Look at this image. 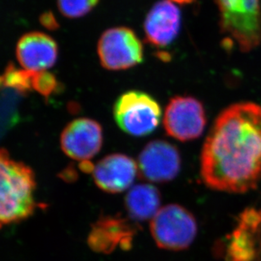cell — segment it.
Segmentation results:
<instances>
[{
    "mask_svg": "<svg viewBox=\"0 0 261 261\" xmlns=\"http://www.w3.org/2000/svg\"><path fill=\"white\" fill-rule=\"evenodd\" d=\"M222 33L240 51L250 52L261 43V0H216Z\"/></svg>",
    "mask_w": 261,
    "mask_h": 261,
    "instance_id": "3957f363",
    "label": "cell"
},
{
    "mask_svg": "<svg viewBox=\"0 0 261 261\" xmlns=\"http://www.w3.org/2000/svg\"><path fill=\"white\" fill-rule=\"evenodd\" d=\"M103 142L102 128L96 121L77 118L62 131L61 149L73 160L88 162L101 150Z\"/></svg>",
    "mask_w": 261,
    "mask_h": 261,
    "instance_id": "30bf717a",
    "label": "cell"
},
{
    "mask_svg": "<svg viewBox=\"0 0 261 261\" xmlns=\"http://www.w3.org/2000/svg\"><path fill=\"white\" fill-rule=\"evenodd\" d=\"M40 23L42 27H44L49 31H55L59 28V22L56 20L55 15L51 11L42 13L40 16Z\"/></svg>",
    "mask_w": 261,
    "mask_h": 261,
    "instance_id": "ffe728a7",
    "label": "cell"
},
{
    "mask_svg": "<svg viewBox=\"0 0 261 261\" xmlns=\"http://www.w3.org/2000/svg\"><path fill=\"white\" fill-rule=\"evenodd\" d=\"M58 45L55 39L42 32L23 35L16 45V58L23 68L31 71H43L57 61Z\"/></svg>",
    "mask_w": 261,
    "mask_h": 261,
    "instance_id": "5bb4252c",
    "label": "cell"
},
{
    "mask_svg": "<svg viewBox=\"0 0 261 261\" xmlns=\"http://www.w3.org/2000/svg\"><path fill=\"white\" fill-rule=\"evenodd\" d=\"M136 233V226L125 218L102 216L92 225L87 242L93 251L108 254L118 248L123 250L131 249Z\"/></svg>",
    "mask_w": 261,
    "mask_h": 261,
    "instance_id": "8fae6325",
    "label": "cell"
},
{
    "mask_svg": "<svg viewBox=\"0 0 261 261\" xmlns=\"http://www.w3.org/2000/svg\"><path fill=\"white\" fill-rule=\"evenodd\" d=\"M61 88V84L52 73L43 71L34 72L32 77V89L47 99L57 93Z\"/></svg>",
    "mask_w": 261,
    "mask_h": 261,
    "instance_id": "d6986e66",
    "label": "cell"
},
{
    "mask_svg": "<svg viewBox=\"0 0 261 261\" xmlns=\"http://www.w3.org/2000/svg\"><path fill=\"white\" fill-rule=\"evenodd\" d=\"M160 204V193L148 184L133 186L126 195V211L131 219L137 222L152 219L161 209Z\"/></svg>",
    "mask_w": 261,
    "mask_h": 261,
    "instance_id": "9a60e30c",
    "label": "cell"
},
{
    "mask_svg": "<svg viewBox=\"0 0 261 261\" xmlns=\"http://www.w3.org/2000/svg\"><path fill=\"white\" fill-rule=\"evenodd\" d=\"M35 71L28 69H19L10 63L5 68L1 76L2 88H10L27 95L32 90V77Z\"/></svg>",
    "mask_w": 261,
    "mask_h": 261,
    "instance_id": "2e32d148",
    "label": "cell"
},
{
    "mask_svg": "<svg viewBox=\"0 0 261 261\" xmlns=\"http://www.w3.org/2000/svg\"><path fill=\"white\" fill-rule=\"evenodd\" d=\"M150 230L160 249L179 251L189 248L197 235L194 215L182 205L167 204L150 220Z\"/></svg>",
    "mask_w": 261,
    "mask_h": 261,
    "instance_id": "277c9868",
    "label": "cell"
},
{
    "mask_svg": "<svg viewBox=\"0 0 261 261\" xmlns=\"http://www.w3.org/2000/svg\"><path fill=\"white\" fill-rule=\"evenodd\" d=\"M0 168L1 224L22 222L33 215L37 207L34 172L22 162L13 160L5 149L0 153Z\"/></svg>",
    "mask_w": 261,
    "mask_h": 261,
    "instance_id": "7a4b0ae2",
    "label": "cell"
},
{
    "mask_svg": "<svg viewBox=\"0 0 261 261\" xmlns=\"http://www.w3.org/2000/svg\"><path fill=\"white\" fill-rule=\"evenodd\" d=\"M180 28L179 9L171 0H160L153 5L145 17V41L153 47H167L176 39Z\"/></svg>",
    "mask_w": 261,
    "mask_h": 261,
    "instance_id": "4fadbf2b",
    "label": "cell"
},
{
    "mask_svg": "<svg viewBox=\"0 0 261 261\" xmlns=\"http://www.w3.org/2000/svg\"><path fill=\"white\" fill-rule=\"evenodd\" d=\"M217 254L226 261H261V209L239 215L232 232L217 244Z\"/></svg>",
    "mask_w": 261,
    "mask_h": 261,
    "instance_id": "8992f818",
    "label": "cell"
},
{
    "mask_svg": "<svg viewBox=\"0 0 261 261\" xmlns=\"http://www.w3.org/2000/svg\"><path fill=\"white\" fill-rule=\"evenodd\" d=\"M114 115L124 133L143 137L158 128L162 110L158 101L149 94L129 91L118 97L114 104Z\"/></svg>",
    "mask_w": 261,
    "mask_h": 261,
    "instance_id": "5b68a950",
    "label": "cell"
},
{
    "mask_svg": "<svg viewBox=\"0 0 261 261\" xmlns=\"http://www.w3.org/2000/svg\"><path fill=\"white\" fill-rule=\"evenodd\" d=\"M2 129L7 130L17 122V104L20 97L23 96L20 92L10 88H2Z\"/></svg>",
    "mask_w": 261,
    "mask_h": 261,
    "instance_id": "e0dca14e",
    "label": "cell"
},
{
    "mask_svg": "<svg viewBox=\"0 0 261 261\" xmlns=\"http://www.w3.org/2000/svg\"><path fill=\"white\" fill-rule=\"evenodd\" d=\"M200 175L212 190L243 194L261 180V105L239 102L219 114L205 139Z\"/></svg>",
    "mask_w": 261,
    "mask_h": 261,
    "instance_id": "6da1fadb",
    "label": "cell"
},
{
    "mask_svg": "<svg viewBox=\"0 0 261 261\" xmlns=\"http://www.w3.org/2000/svg\"><path fill=\"white\" fill-rule=\"evenodd\" d=\"M139 173L138 164L124 154H111L94 166L92 177L100 190L118 194L130 189Z\"/></svg>",
    "mask_w": 261,
    "mask_h": 261,
    "instance_id": "7c38bea8",
    "label": "cell"
},
{
    "mask_svg": "<svg viewBox=\"0 0 261 261\" xmlns=\"http://www.w3.org/2000/svg\"><path fill=\"white\" fill-rule=\"evenodd\" d=\"M138 168L139 173L149 182L172 181L181 168L179 151L167 141H151L139 155Z\"/></svg>",
    "mask_w": 261,
    "mask_h": 261,
    "instance_id": "9c48e42d",
    "label": "cell"
},
{
    "mask_svg": "<svg viewBox=\"0 0 261 261\" xmlns=\"http://www.w3.org/2000/svg\"><path fill=\"white\" fill-rule=\"evenodd\" d=\"M172 1L177 3L178 5H190L194 0H172Z\"/></svg>",
    "mask_w": 261,
    "mask_h": 261,
    "instance_id": "44dd1931",
    "label": "cell"
},
{
    "mask_svg": "<svg viewBox=\"0 0 261 261\" xmlns=\"http://www.w3.org/2000/svg\"><path fill=\"white\" fill-rule=\"evenodd\" d=\"M99 0H57L62 15L69 19L82 17L91 12Z\"/></svg>",
    "mask_w": 261,
    "mask_h": 261,
    "instance_id": "ac0fdd59",
    "label": "cell"
},
{
    "mask_svg": "<svg viewBox=\"0 0 261 261\" xmlns=\"http://www.w3.org/2000/svg\"><path fill=\"white\" fill-rule=\"evenodd\" d=\"M101 66L109 70H123L143 61V46L130 28H110L101 35L97 44Z\"/></svg>",
    "mask_w": 261,
    "mask_h": 261,
    "instance_id": "52a82bcc",
    "label": "cell"
},
{
    "mask_svg": "<svg viewBox=\"0 0 261 261\" xmlns=\"http://www.w3.org/2000/svg\"><path fill=\"white\" fill-rule=\"evenodd\" d=\"M206 122L203 104L198 99L189 96H177L171 99L163 119L168 136L184 142L199 138Z\"/></svg>",
    "mask_w": 261,
    "mask_h": 261,
    "instance_id": "ba28073f",
    "label": "cell"
}]
</instances>
